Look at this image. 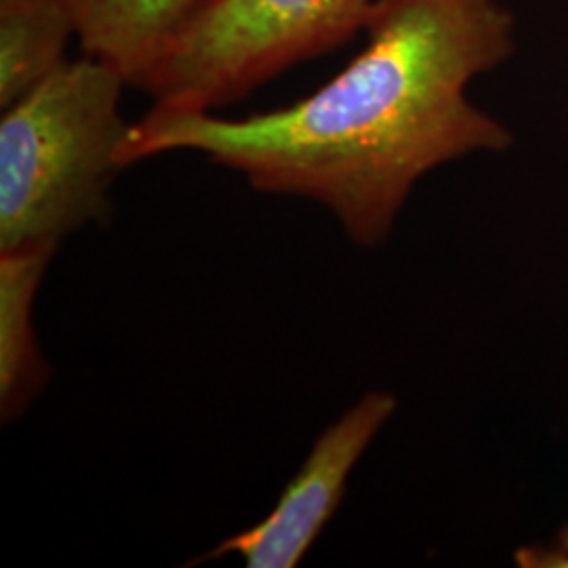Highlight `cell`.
Instances as JSON below:
<instances>
[{"label":"cell","instance_id":"ba28073f","mask_svg":"<svg viewBox=\"0 0 568 568\" xmlns=\"http://www.w3.org/2000/svg\"><path fill=\"white\" fill-rule=\"evenodd\" d=\"M516 565L523 568H568V525L554 546H528L516 551Z\"/></svg>","mask_w":568,"mask_h":568},{"label":"cell","instance_id":"8992f818","mask_svg":"<svg viewBox=\"0 0 568 568\" xmlns=\"http://www.w3.org/2000/svg\"><path fill=\"white\" fill-rule=\"evenodd\" d=\"M58 244L0 251V408L13 422L41 392L49 366L32 328V305Z\"/></svg>","mask_w":568,"mask_h":568},{"label":"cell","instance_id":"6da1fadb","mask_svg":"<svg viewBox=\"0 0 568 568\" xmlns=\"http://www.w3.org/2000/svg\"><path fill=\"white\" fill-rule=\"evenodd\" d=\"M365 32L335 79L286 108L222 119L152 105L129 124L122 169L199 152L257 192L323 204L352 243H384L429 171L514 143L467 98L514 55V16L499 0H379Z\"/></svg>","mask_w":568,"mask_h":568},{"label":"cell","instance_id":"7a4b0ae2","mask_svg":"<svg viewBox=\"0 0 568 568\" xmlns=\"http://www.w3.org/2000/svg\"><path fill=\"white\" fill-rule=\"evenodd\" d=\"M129 87L105 61L84 55L7 105L0 116V251L58 244L110 215L129 131Z\"/></svg>","mask_w":568,"mask_h":568},{"label":"cell","instance_id":"52a82bcc","mask_svg":"<svg viewBox=\"0 0 568 568\" xmlns=\"http://www.w3.org/2000/svg\"><path fill=\"white\" fill-rule=\"evenodd\" d=\"M74 37L77 20L63 0H0V108L55 74Z\"/></svg>","mask_w":568,"mask_h":568},{"label":"cell","instance_id":"277c9868","mask_svg":"<svg viewBox=\"0 0 568 568\" xmlns=\"http://www.w3.org/2000/svg\"><path fill=\"white\" fill-rule=\"evenodd\" d=\"M396 406L387 392H368L349 406L316 438L304 466L264 520L224 539L206 558L239 556L248 568L297 567L339 508L352 469Z\"/></svg>","mask_w":568,"mask_h":568},{"label":"cell","instance_id":"5b68a950","mask_svg":"<svg viewBox=\"0 0 568 568\" xmlns=\"http://www.w3.org/2000/svg\"><path fill=\"white\" fill-rule=\"evenodd\" d=\"M82 53L114 65L140 89L206 0H63Z\"/></svg>","mask_w":568,"mask_h":568},{"label":"cell","instance_id":"3957f363","mask_svg":"<svg viewBox=\"0 0 568 568\" xmlns=\"http://www.w3.org/2000/svg\"><path fill=\"white\" fill-rule=\"evenodd\" d=\"M379 0H206L140 91L154 105L213 112L365 30Z\"/></svg>","mask_w":568,"mask_h":568}]
</instances>
